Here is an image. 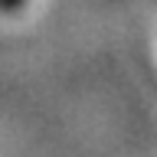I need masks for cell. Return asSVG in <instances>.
<instances>
[{
	"label": "cell",
	"mask_w": 157,
	"mask_h": 157,
	"mask_svg": "<svg viewBox=\"0 0 157 157\" xmlns=\"http://www.w3.org/2000/svg\"><path fill=\"white\" fill-rule=\"evenodd\" d=\"M13 3H17V0H0V7H13Z\"/></svg>",
	"instance_id": "1"
}]
</instances>
